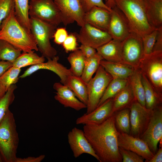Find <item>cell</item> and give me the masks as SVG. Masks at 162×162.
<instances>
[{
  "label": "cell",
  "mask_w": 162,
  "mask_h": 162,
  "mask_svg": "<svg viewBox=\"0 0 162 162\" xmlns=\"http://www.w3.org/2000/svg\"><path fill=\"white\" fill-rule=\"evenodd\" d=\"M83 125L84 134L99 162H122L118 144V131L115 124L114 112L101 123Z\"/></svg>",
  "instance_id": "cell-1"
},
{
  "label": "cell",
  "mask_w": 162,
  "mask_h": 162,
  "mask_svg": "<svg viewBox=\"0 0 162 162\" xmlns=\"http://www.w3.org/2000/svg\"><path fill=\"white\" fill-rule=\"evenodd\" d=\"M0 40H5L23 52L38 51L35 40L17 20L14 8L4 19L0 28Z\"/></svg>",
  "instance_id": "cell-2"
},
{
  "label": "cell",
  "mask_w": 162,
  "mask_h": 162,
  "mask_svg": "<svg viewBox=\"0 0 162 162\" xmlns=\"http://www.w3.org/2000/svg\"><path fill=\"white\" fill-rule=\"evenodd\" d=\"M114 1L116 6L126 19L131 32L142 38L155 29L151 26L148 21L144 0Z\"/></svg>",
  "instance_id": "cell-3"
},
{
  "label": "cell",
  "mask_w": 162,
  "mask_h": 162,
  "mask_svg": "<svg viewBox=\"0 0 162 162\" xmlns=\"http://www.w3.org/2000/svg\"><path fill=\"white\" fill-rule=\"evenodd\" d=\"M19 143L14 116L9 110L0 122V154L3 162H15Z\"/></svg>",
  "instance_id": "cell-4"
},
{
  "label": "cell",
  "mask_w": 162,
  "mask_h": 162,
  "mask_svg": "<svg viewBox=\"0 0 162 162\" xmlns=\"http://www.w3.org/2000/svg\"><path fill=\"white\" fill-rule=\"evenodd\" d=\"M30 17L31 32L36 42L38 50L47 59L56 56L57 51L51 45L57 26L38 19Z\"/></svg>",
  "instance_id": "cell-5"
},
{
  "label": "cell",
  "mask_w": 162,
  "mask_h": 162,
  "mask_svg": "<svg viewBox=\"0 0 162 162\" xmlns=\"http://www.w3.org/2000/svg\"><path fill=\"white\" fill-rule=\"evenodd\" d=\"M156 92L162 97V51L144 55L139 68Z\"/></svg>",
  "instance_id": "cell-6"
},
{
  "label": "cell",
  "mask_w": 162,
  "mask_h": 162,
  "mask_svg": "<svg viewBox=\"0 0 162 162\" xmlns=\"http://www.w3.org/2000/svg\"><path fill=\"white\" fill-rule=\"evenodd\" d=\"M112 79L111 76L100 65L95 76L87 83L88 100L86 113L91 112L98 106L106 87Z\"/></svg>",
  "instance_id": "cell-7"
},
{
  "label": "cell",
  "mask_w": 162,
  "mask_h": 162,
  "mask_svg": "<svg viewBox=\"0 0 162 162\" xmlns=\"http://www.w3.org/2000/svg\"><path fill=\"white\" fill-rule=\"evenodd\" d=\"M29 17L57 26L62 23L61 12L53 0H30Z\"/></svg>",
  "instance_id": "cell-8"
},
{
  "label": "cell",
  "mask_w": 162,
  "mask_h": 162,
  "mask_svg": "<svg viewBox=\"0 0 162 162\" xmlns=\"http://www.w3.org/2000/svg\"><path fill=\"white\" fill-rule=\"evenodd\" d=\"M140 138L147 143L153 154H155L162 138V104L151 110L147 127Z\"/></svg>",
  "instance_id": "cell-9"
},
{
  "label": "cell",
  "mask_w": 162,
  "mask_h": 162,
  "mask_svg": "<svg viewBox=\"0 0 162 162\" xmlns=\"http://www.w3.org/2000/svg\"><path fill=\"white\" fill-rule=\"evenodd\" d=\"M144 55L142 38L131 32L122 41L123 62L137 69Z\"/></svg>",
  "instance_id": "cell-10"
},
{
  "label": "cell",
  "mask_w": 162,
  "mask_h": 162,
  "mask_svg": "<svg viewBox=\"0 0 162 162\" xmlns=\"http://www.w3.org/2000/svg\"><path fill=\"white\" fill-rule=\"evenodd\" d=\"M60 10L65 26L76 22L81 27L85 22L84 11L80 0H53Z\"/></svg>",
  "instance_id": "cell-11"
},
{
  "label": "cell",
  "mask_w": 162,
  "mask_h": 162,
  "mask_svg": "<svg viewBox=\"0 0 162 162\" xmlns=\"http://www.w3.org/2000/svg\"><path fill=\"white\" fill-rule=\"evenodd\" d=\"M130 134L140 138L149 123L151 110L135 100L130 108Z\"/></svg>",
  "instance_id": "cell-12"
},
{
  "label": "cell",
  "mask_w": 162,
  "mask_h": 162,
  "mask_svg": "<svg viewBox=\"0 0 162 162\" xmlns=\"http://www.w3.org/2000/svg\"><path fill=\"white\" fill-rule=\"evenodd\" d=\"M81 44L95 49L108 42L112 39L107 32L85 23L79 34L75 35Z\"/></svg>",
  "instance_id": "cell-13"
},
{
  "label": "cell",
  "mask_w": 162,
  "mask_h": 162,
  "mask_svg": "<svg viewBox=\"0 0 162 162\" xmlns=\"http://www.w3.org/2000/svg\"><path fill=\"white\" fill-rule=\"evenodd\" d=\"M117 140L119 147L136 153L142 157L145 162H148L154 155L147 143L139 137L118 131Z\"/></svg>",
  "instance_id": "cell-14"
},
{
  "label": "cell",
  "mask_w": 162,
  "mask_h": 162,
  "mask_svg": "<svg viewBox=\"0 0 162 162\" xmlns=\"http://www.w3.org/2000/svg\"><path fill=\"white\" fill-rule=\"evenodd\" d=\"M110 13L107 32L112 39L123 41L131 32L127 21L116 6L111 9Z\"/></svg>",
  "instance_id": "cell-15"
},
{
  "label": "cell",
  "mask_w": 162,
  "mask_h": 162,
  "mask_svg": "<svg viewBox=\"0 0 162 162\" xmlns=\"http://www.w3.org/2000/svg\"><path fill=\"white\" fill-rule=\"evenodd\" d=\"M68 141L74 157L76 158L83 154H89L98 161L99 159L86 137L83 130L73 128L68 135Z\"/></svg>",
  "instance_id": "cell-16"
},
{
  "label": "cell",
  "mask_w": 162,
  "mask_h": 162,
  "mask_svg": "<svg viewBox=\"0 0 162 162\" xmlns=\"http://www.w3.org/2000/svg\"><path fill=\"white\" fill-rule=\"evenodd\" d=\"M59 59L58 56H56L52 58L47 59L46 62L32 65L19 76V78L26 77L40 70H47L56 74L60 78L61 83L64 85L68 76L72 74L70 69L67 68L58 62Z\"/></svg>",
  "instance_id": "cell-17"
},
{
  "label": "cell",
  "mask_w": 162,
  "mask_h": 162,
  "mask_svg": "<svg viewBox=\"0 0 162 162\" xmlns=\"http://www.w3.org/2000/svg\"><path fill=\"white\" fill-rule=\"evenodd\" d=\"M113 98H109L91 112L85 113L76 120L77 124H100L103 122L113 113Z\"/></svg>",
  "instance_id": "cell-18"
},
{
  "label": "cell",
  "mask_w": 162,
  "mask_h": 162,
  "mask_svg": "<svg viewBox=\"0 0 162 162\" xmlns=\"http://www.w3.org/2000/svg\"><path fill=\"white\" fill-rule=\"evenodd\" d=\"M53 88L56 91L55 99L64 107H70L76 111L86 108V105L80 101L67 86L61 83L56 82Z\"/></svg>",
  "instance_id": "cell-19"
},
{
  "label": "cell",
  "mask_w": 162,
  "mask_h": 162,
  "mask_svg": "<svg viewBox=\"0 0 162 162\" xmlns=\"http://www.w3.org/2000/svg\"><path fill=\"white\" fill-rule=\"evenodd\" d=\"M110 18V11L102 8L95 6L85 13L84 21L85 23L107 32Z\"/></svg>",
  "instance_id": "cell-20"
},
{
  "label": "cell",
  "mask_w": 162,
  "mask_h": 162,
  "mask_svg": "<svg viewBox=\"0 0 162 162\" xmlns=\"http://www.w3.org/2000/svg\"><path fill=\"white\" fill-rule=\"evenodd\" d=\"M96 50L103 59L111 62H123L122 41L112 39Z\"/></svg>",
  "instance_id": "cell-21"
},
{
  "label": "cell",
  "mask_w": 162,
  "mask_h": 162,
  "mask_svg": "<svg viewBox=\"0 0 162 162\" xmlns=\"http://www.w3.org/2000/svg\"><path fill=\"white\" fill-rule=\"evenodd\" d=\"M100 65L113 79L128 80L135 69L130 65L124 62H113L102 59Z\"/></svg>",
  "instance_id": "cell-22"
},
{
  "label": "cell",
  "mask_w": 162,
  "mask_h": 162,
  "mask_svg": "<svg viewBox=\"0 0 162 162\" xmlns=\"http://www.w3.org/2000/svg\"><path fill=\"white\" fill-rule=\"evenodd\" d=\"M148 21L154 29L162 27V0H144Z\"/></svg>",
  "instance_id": "cell-23"
},
{
  "label": "cell",
  "mask_w": 162,
  "mask_h": 162,
  "mask_svg": "<svg viewBox=\"0 0 162 162\" xmlns=\"http://www.w3.org/2000/svg\"><path fill=\"white\" fill-rule=\"evenodd\" d=\"M64 85L68 87L80 101L87 105L88 100L87 83L81 76L70 74L67 77Z\"/></svg>",
  "instance_id": "cell-24"
},
{
  "label": "cell",
  "mask_w": 162,
  "mask_h": 162,
  "mask_svg": "<svg viewBox=\"0 0 162 162\" xmlns=\"http://www.w3.org/2000/svg\"><path fill=\"white\" fill-rule=\"evenodd\" d=\"M135 100L133 92L128 81L127 85L113 98V112L127 108H130Z\"/></svg>",
  "instance_id": "cell-25"
},
{
  "label": "cell",
  "mask_w": 162,
  "mask_h": 162,
  "mask_svg": "<svg viewBox=\"0 0 162 162\" xmlns=\"http://www.w3.org/2000/svg\"><path fill=\"white\" fill-rule=\"evenodd\" d=\"M142 80L144 89L145 107L147 109L151 110L162 104V97L156 92L146 77L142 74Z\"/></svg>",
  "instance_id": "cell-26"
},
{
  "label": "cell",
  "mask_w": 162,
  "mask_h": 162,
  "mask_svg": "<svg viewBox=\"0 0 162 162\" xmlns=\"http://www.w3.org/2000/svg\"><path fill=\"white\" fill-rule=\"evenodd\" d=\"M30 0H14L15 16L19 23L31 33L28 14Z\"/></svg>",
  "instance_id": "cell-27"
},
{
  "label": "cell",
  "mask_w": 162,
  "mask_h": 162,
  "mask_svg": "<svg viewBox=\"0 0 162 162\" xmlns=\"http://www.w3.org/2000/svg\"><path fill=\"white\" fill-rule=\"evenodd\" d=\"M142 77V73L139 69H137L135 70L133 74L128 80L135 100L145 107V91Z\"/></svg>",
  "instance_id": "cell-28"
},
{
  "label": "cell",
  "mask_w": 162,
  "mask_h": 162,
  "mask_svg": "<svg viewBox=\"0 0 162 162\" xmlns=\"http://www.w3.org/2000/svg\"><path fill=\"white\" fill-rule=\"evenodd\" d=\"M23 52L13 63L12 66L21 68L29 65L38 64L45 62V58L39 56L34 52Z\"/></svg>",
  "instance_id": "cell-29"
},
{
  "label": "cell",
  "mask_w": 162,
  "mask_h": 162,
  "mask_svg": "<svg viewBox=\"0 0 162 162\" xmlns=\"http://www.w3.org/2000/svg\"><path fill=\"white\" fill-rule=\"evenodd\" d=\"M102 59V57L97 52L93 56L86 58L81 77L86 83L92 78L93 75L97 71Z\"/></svg>",
  "instance_id": "cell-30"
},
{
  "label": "cell",
  "mask_w": 162,
  "mask_h": 162,
  "mask_svg": "<svg viewBox=\"0 0 162 162\" xmlns=\"http://www.w3.org/2000/svg\"><path fill=\"white\" fill-rule=\"evenodd\" d=\"M86 58L81 51L77 49L70 53L67 59L70 65V69L75 75L81 76L84 67Z\"/></svg>",
  "instance_id": "cell-31"
},
{
  "label": "cell",
  "mask_w": 162,
  "mask_h": 162,
  "mask_svg": "<svg viewBox=\"0 0 162 162\" xmlns=\"http://www.w3.org/2000/svg\"><path fill=\"white\" fill-rule=\"evenodd\" d=\"M128 82V80L113 79L106 87L98 106L107 100L114 98L127 85Z\"/></svg>",
  "instance_id": "cell-32"
},
{
  "label": "cell",
  "mask_w": 162,
  "mask_h": 162,
  "mask_svg": "<svg viewBox=\"0 0 162 162\" xmlns=\"http://www.w3.org/2000/svg\"><path fill=\"white\" fill-rule=\"evenodd\" d=\"M115 122L119 132L130 134V109L127 108L114 112Z\"/></svg>",
  "instance_id": "cell-33"
},
{
  "label": "cell",
  "mask_w": 162,
  "mask_h": 162,
  "mask_svg": "<svg viewBox=\"0 0 162 162\" xmlns=\"http://www.w3.org/2000/svg\"><path fill=\"white\" fill-rule=\"evenodd\" d=\"M22 51L7 41L0 40V59L13 63L21 54Z\"/></svg>",
  "instance_id": "cell-34"
},
{
  "label": "cell",
  "mask_w": 162,
  "mask_h": 162,
  "mask_svg": "<svg viewBox=\"0 0 162 162\" xmlns=\"http://www.w3.org/2000/svg\"><path fill=\"white\" fill-rule=\"evenodd\" d=\"M17 87L16 84L11 85L4 95L0 99V122L4 117L9 110L10 106L14 101V92Z\"/></svg>",
  "instance_id": "cell-35"
},
{
  "label": "cell",
  "mask_w": 162,
  "mask_h": 162,
  "mask_svg": "<svg viewBox=\"0 0 162 162\" xmlns=\"http://www.w3.org/2000/svg\"><path fill=\"white\" fill-rule=\"evenodd\" d=\"M21 71V68L12 66L0 77V82L8 88L18 82Z\"/></svg>",
  "instance_id": "cell-36"
},
{
  "label": "cell",
  "mask_w": 162,
  "mask_h": 162,
  "mask_svg": "<svg viewBox=\"0 0 162 162\" xmlns=\"http://www.w3.org/2000/svg\"><path fill=\"white\" fill-rule=\"evenodd\" d=\"M158 29L144 36L142 38L144 55L150 54L152 52L158 33Z\"/></svg>",
  "instance_id": "cell-37"
},
{
  "label": "cell",
  "mask_w": 162,
  "mask_h": 162,
  "mask_svg": "<svg viewBox=\"0 0 162 162\" xmlns=\"http://www.w3.org/2000/svg\"><path fill=\"white\" fill-rule=\"evenodd\" d=\"M119 151L123 162H143L145 160L142 156L130 151L119 147Z\"/></svg>",
  "instance_id": "cell-38"
},
{
  "label": "cell",
  "mask_w": 162,
  "mask_h": 162,
  "mask_svg": "<svg viewBox=\"0 0 162 162\" xmlns=\"http://www.w3.org/2000/svg\"><path fill=\"white\" fill-rule=\"evenodd\" d=\"M14 8V0H0V28L3 20Z\"/></svg>",
  "instance_id": "cell-39"
},
{
  "label": "cell",
  "mask_w": 162,
  "mask_h": 162,
  "mask_svg": "<svg viewBox=\"0 0 162 162\" xmlns=\"http://www.w3.org/2000/svg\"><path fill=\"white\" fill-rule=\"evenodd\" d=\"M85 13L89 11L93 7L97 6L105 9L109 11L111 9L109 8L103 0H80Z\"/></svg>",
  "instance_id": "cell-40"
},
{
  "label": "cell",
  "mask_w": 162,
  "mask_h": 162,
  "mask_svg": "<svg viewBox=\"0 0 162 162\" xmlns=\"http://www.w3.org/2000/svg\"><path fill=\"white\" fill-rule=\"evenodd\" d=\"M77 38L76 35L71 34L68 35L62 44L63 46L67 52L74 51L77 49Z\"/></svg>",
  "instance_id": "cell-41"
},
{
  "label": "cell",
  "mask_w": 162,
  "mask_h": 162,
  "mask_svg": "<svg viewBox=\"0 0 162 162\" xmlns=\"http://www.w3.org/2000/svg\"><path fill=\"white\" fill-rule=\"evenodd\" d=\"M67 31L64 28L57 29L54 35V41L57 44H62L68 36Z\"/></svg>",
  "instance_id": "cell-42"
},
{
  "label": "cell",
  "mask_w": 162,
  "mask_h": 162,
  "mask_svg": "<svg viewBox=\"0 0 162 162\" xmlns=\"http://www.w3.org/2000/svg\"><path fill=\"white\" fill-rule=\"evenodd\" d=\"M78 49L81 51L86 58L93 56L97 52L96 49L84 44H81Z\"/></svg>",
  "instance_id": "cell-43"
},
{
  "label": "cell",
  "mask_w": 162,
  "mask_h": 162,
  "mask_svg": "<svg viewBox=\"0 0 162 162\" xmlns=\"http://www.w3.org/2000/svg\"><path fill=\"white\" fill-rule=\"evenodd\" d=\"M158 30V33L152 52L162 51V27Z\"/></svg>",
  "instance_id": "cell-44"
},
{
  "label": "cell",
  "mask_w": 162,
  "mask_h": 162,
  "mask_svg": "<svg viewBox=\"0 0 162 162\" xmlns=\"http://www.w3.org/2000/svg\"><path fill=\"white\" fill-rule=\"evenodd\" d=\"M45 155H41L37 157H28L26 158H17L15 162H40L44 158Z\"/></svg>",
  "instance_id": "cell-45"
},
{
  "label": "cell",
  "mask_w": 162,
  "mask_h": 162,
  "mask_svg": "<svg viewBox=\"0 0 162 162\" xmlns=\"http://www.w3.org/2000/svg\"><path fill=\"white\" fill-rule=\"evenodd\" d=\"M13 63L7 61H0V77L9 68L12 66Z\"/></svg>",
  "instance_id": "cell-46"
},
{
  "label": "cell",
  "mask_w": 162,
  "mask_h": 162,
  "mask_svg": "<svg viewBox=\"0 0 162 162\" xmlns=\"http://www.w3.org/2000/svg\"><path fill=\"white\" fill-rule=\"evenodd\" d=\"M162 162V147L157 150L152 158L148 162Z\"/></svg>",
  "instance_id": "cell-47"
},
{
  "label": "cell",
  "mask_w": 162,
  "mask_h": 162,
  "mask_svg": "<svg viewBox=\"0 0 162 162\" xmlns=\"http://www.w3.org/2000/svg\"><path fill=\"white\" fill-rule=\"evenodd\" d=\"M8 89L0 82V99L5 94Z\"/></svg>",
  "instance_id": "cell-48"
},
{
  "label": "cell",
  "mask_w": 162,
  "mask_h": 162,
  "mask_svg": "<svg viewBox=\"0 0 162 162\" xmlns=\"http://www.w3.org/2000/svg\"><path fill=\"white\" fill-rule=\"evenodd\" d=\"M105 3L107 6L111 9L116 6L114 0H107Z\"/></svg>",
  "instance_id": "cell-49"
},
{
  "label": "cell",
  "mask_w": 162,
  "mask_h": 162,
  "mask_svg": "<svg viewBox=\"0 0 162 162\" xmlns=\"http://www.w3.org/2000/svg\"><path fill=\"white\" fill-rule=\"evenodd\" d=\"M3 162V160L2 159V158L1 156V155L0 154V162Z\"/></svg>",
  "instance_id": "cell-50"
},
{
  "label": "cell",
  "mask_w": 162,
  "mask_h": 162,
  "mask_svg": "<svg viewBox=\"0 0 162 162\" xmlns=\"http://www.w3.org/2000/svg\"><path fill=\"white\" fill-rule=\"evenodd\" d=\"M104 0L105 1V2H106L107 1V0Z\"/></svg>",
  "instance_id": "cell-51"
},
{
  "label": "cell",
  "mask_w": 162,
  "mask_h": 162,
  "mask_svg": "<svg viewBox=\"0 0 162 162\" xmlns=\"http://www.w3.org/2000/svg\"><path fill=\"white\" fill-rule=\"evenodd\" d=\"M1 61L0 59V61Z\"/></svg>",
  "instance_id": "cell-52"
}]
</instances>
